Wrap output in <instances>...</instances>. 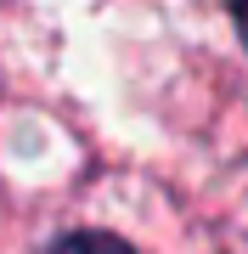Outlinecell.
Masks as SVG:
<instances>
[{
  "instance_id": "cell-1",
  "label": "cell",
  "mask_w": 248,
  "mask_h": 254,
  "mask_svg": "<svg viewBox=\"0 0 248 254\" xmlns=\"http://www.w3.org/2000/svg\"><path fill=\"white\" fill-rule=\"evenodd\" d=\"M46 254H136V249L119 243V237H101V232H74L62 243H51Z\"/></svg>"
},
{
  "instance_id": "cell-2",
  "label": "cell",
  "mask_w": 248,
  "mask_h": 254,
  "mask_svg": "<svg viewBox=\"0 0 248 254\" xmlns=\"http://www.w3.org/2000/svg\"><path fill=\"white\" fill-rule=\"evenodd\" d=\"M231 11H237V28H243V40H248V0H231Z\"/></svg>"
}]
</instances>
